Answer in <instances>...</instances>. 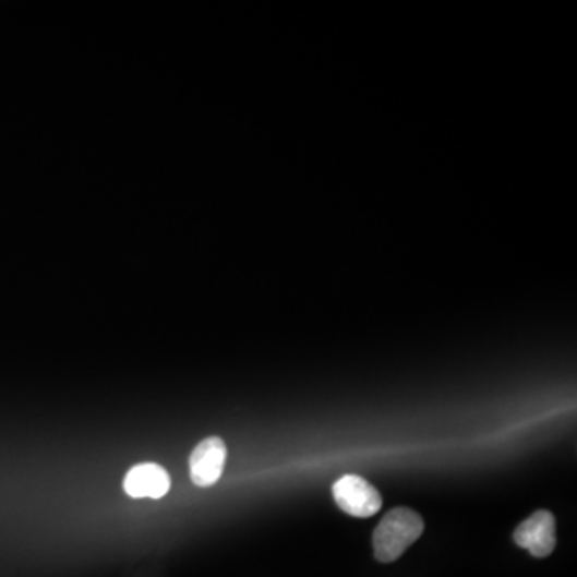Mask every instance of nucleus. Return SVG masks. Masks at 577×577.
I'll return each mask as SVG.
<instances>
[{"label":"nucleus","instance_id":"f257e3e1","mask_svg":"<svg viewBox=\"0 0 577 577\" xmlns=\"http://www.w3.org/2000/svg\"><path fill=\"white\" fill-rule=\"evenodd\" d=\"M423 518L408 507H396L388 512L374 531L375 558L382 563L398 560L422 536Z\"/></svg>","mask_w":577,"mask_h":577},{"label":"nucleus","instance_id":"f03ea898","mask_svg":"<svg viewBox=\"0 0 577 577\" xmlns=\"http://www.w3.org/2000/svg\"><path fill=\"white\" fill-rule=\"evenodd\" d=\"M337 505L351 517L368 518L382 507V496L374 486L358 474H345L333 486Z\"/></svg>","mask_w":577,"mask_h":577},{"label":"nucleus","instance_id":"7ed1b4c3","mask_svg":"<svg viewBox=\"0 0 577 577\" xmlns=\"http://www.w3.org/2000/svg\"><path fill=\"white\" fill-rule=\"evenodd\" d=\"M227 445L218 436L203 440L190 456V477L196 486H214L227 464Z\"/></svg>","mask_w":577,"mask_h":577},{"label":"nucleus","instance_id":"20e7f679","mask_svg":"<svg viewBox=\"0 0 577 577\" xmlns=\"http://www.w3.org/2000/svg\"><path fill=\"white\" fill-rule=\"evenodd\" d=\"M514 539L536 558H545L556 545L555 517L549 510L536 512L515 529Z\"/></svg>","mask_w":577,"mask_h":577},{"label":"nucleus","instance_id":"39448f33","mask_svg":"<svg viewBox=\"0 0 577 577\" xmlns=\"http://www.w3.org/2000/svg\"><path fill=\"white\" fill-rule=\"evenodd\" d=\"M170 486V474L158 464H140L132 467L124 478V491L133 498H160L169 493Z\"/></svg>","mask_w":577,"mask_h":577}]
</instances>
